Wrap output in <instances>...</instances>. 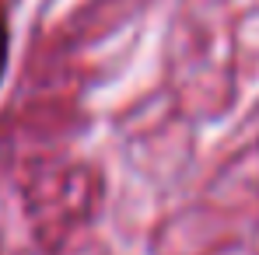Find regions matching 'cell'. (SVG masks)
Listing matches in <instances>:
<instances>
[{"label":"cell","instance_id":"cell-1","mask_svg":"<svg viewBox=\"0 0 259 255\" xmlns=\"http://www.w3.org/2000/svg\"><path fill=\"white\" fill-rule=\"evenodd\" d=\"M4 60H7V32H4V21H0V74H4Z\"/></svg>","mask_w":259,"mask_h":255}]
</instances>
